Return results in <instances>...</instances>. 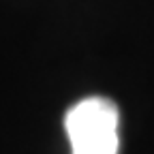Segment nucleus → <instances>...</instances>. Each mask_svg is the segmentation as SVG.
<instances>
[{
	"label": "nucleus",
	"instance_id": "f257e3e1",
	"mask_svg": "<svg viewBox=\"0 0 154 154\" xmlns=\"http://www.w3.org/2000/svg\"><path fill=\"white\" fill-rule=\"evenodd\" d=\"M118 107L105 96H88L64 116L71 154H118Z\"/></svg>",
	"mask_w": 154,
	"mask_h": 154
}]
</instances>
